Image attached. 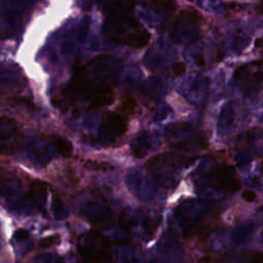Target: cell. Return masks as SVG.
Segmentation results:
<instances>
[{"label":"cell","instance_id":"ffe728a7","mask_svg":"<svg viewBox=\"0 0 263 263\" xmlns=\"http://www.w3.org/2000/svg\"><path fill=\"white\" fill-rule=\"evenodd\" d=\"M241 197L247 202H253L257 199V193L253 190H245L241 193Z\"/></svg>","mask_w":263,"mask_h":263},{"label":"cell","instance_id":"7c38bea8","mask_svg":"<svg viewBox=\"0 0 263 263\" xmlns=\"http://www.w3.org/2000/svg\"><path fill=\"white\" fill-rule=\"evenodd\" d=\"M50 141L52 143V145L55 147V149L58 150V152L64 156V157H70L73 153V146L71 144V142L63 137L60 136H51L50 137Z\"/></svg>","mask_w":263,"mask_h":263},{"label":"cell","instance_id":"e0dca14e","mask_svg":"<svg viewBox=\"0 0 263 263\" xmlns=\"http://www.w3.org/2000/svg\"><path fill=\"white\" fill-rule=\"evenodd\" d=\"M52 209H53V213L57 219H63V217L65 216V210H64V205L62 200L60 199L59 196L54 195L52 198Z\"/></svg>","mask_w":263,"mask_h":263},{"label":"cell","instance_id":"44dd1931","mask_svg":"<svg viewBox=\"0 0 263 263\" xmlns=\"http://www.w3.org/2000/svg\"><path fill=\"white\" fill-rule=\"evenodd\" d=\"M30 236L29 232L26 230V229H17L14 234H13V237L17 240H25V239H28Z\"/></svg>","mask_w":263,"mask_h":263},{"label":"cell","instance_id":"7402d4cb","mask_svg":"<svg viewBox=\"0 0 263 263\" xmlns=\"http://www.w3.org/2000/svg\"><path fill=\"white\" fill-rule=\"evenodd\" d=\"M195 63H196V65H197L198 67H200V68H202V67L205 66V61H204V59H203L201 55H197V57L195 58Z\"/></svg>","mask_w":263,"mask_h":263},{"label":"cell","instance_id":"277c9868","mask_svg":"<svg viewBox=\"0 0 263 263\" xmlns=\"http://www.w3.org/2000/svg\"><path fill=\"white\" fill-rule=\"evenodd\" d=\"M127 129L126 118L116 112H108L104 115L99 138L102 143L111 144L122 137Z\"/></svg>","mask_w":263,"mask_h":263},{"label":"cell","instance_id":"603a6c76","mask_svg":"<svg viewBox=\"0 0 263 263\" xmlns=\"http://www.w3.org/2000/svg\"><path fill=\"white\" fill-rule=\"evenodd\" d=\"M255 46L257 48H261L262 47V38H258L256 41H255Z\"/></svg>","mask_w":263,"mask_h":263},{"label":"cell","instance_id":"7a4b0ae2","mask_svg":"<svg viewBox=\"0 0 263 263\" xmlns=\"http://www.w3.org/2000/svg\"><path fill=\"white\" fill-rule=\"evenodd\" d=\"M106 37L134 48L145 47L150 33L134 14V0H108L103 6Z\"/></svg>","mask_w":263,"mask_h":263},{"label":"cell","instance_id":"ba28073f","mask_svg":"<svg viewBox=\"0 0 263 263\" xmlns=\"http://www.w3.org/2000/svg\"><path fill=\"white\" fill-rule=\"evenodd\" d=\"M171 138V146L177 150H193L206 146L205 141L196 132H189V128L175 127L168 135Z\"/></svg>","mask_w":263,"mask_h":263},{"label":"cell","instance_id":"8fae6325","mask_svg":"<svg viewBox=\"0 0 263 263\" xmlns=\"http://www.w3.org/2000/svg\"><path fill=\"white\" fill-rule=\"evenodd\" d=\"M31 198L40 206L43 205L47 195V184L40 180H34L29 187Z\"/></svg>","mask_w":263,"mask_h":263},{"label":"cell","instance_id":"9a60e30c","mask_svg":"<svg viewBox=\"0 0 263 263\" xmlns=\"http://www.w3.org/2000/svg\"><path fill=\"white\" fill-rule=\"evenodd\" d=\"M137 107V103L135 101V99L130 96H122L120 99V104H119V109L127 114H132L134 113L135 109Z\"/></svg>","mask_w":263,"mask_h":263},{"label":"cell","instance_id":"4fadbf2b","mask_svg":"<svg viewBox=\"0 0 263 263\" xmlns=\"http://www.w3.org/2000/svg\"><path fill=\"white\" fill-rule=\"evenodd\" d=\"M145 3L165 12H174L178 7L176 0H145Z\"/></svg>","mask_w":263,"mask_h":263},{"label":"cell","instance_id":"d6986e66","mask_svg":"<svg viewBox=\"0 0 263 263\" xmlns=\"http://www.w3.org/2000/svg\"><path fill=\"white\" fill-rule=\"evenodd\" d=\"M186 72V65L183 62H177L173 65V73L175 76H181Z\"/></svg>","mask_w":263,"mask_h":263},{"label":"cell","instance_id":"8992f818","mask_svg":"<svg viewBox=\"0 0 263 263\" xmlns=\"http://www.w3.org/2000/svg\"><path fill=\"white\" fill-rule=\"evenodd\" d=\"M106 239L98 234L86 235L80 241V254L88 263H108L110 261L108 247L98 250Z\"/></svg>","mask_w":263,"mask_h":263},{"label":"cell","instance_id":"9c48e42d","mask_svg":"<svg viewBox=\"0 0 263 263\" xmlns=\"http://www.w3.org/2000/svg\"><path fill=\"white\" fill-rule=\"evenodd\" d=\"M20 130L13 119L0 116V153H11L17 147Z\"/></svg>","mask_w":263,"mask_h":263},{"label":"cell","instance_id":"5b68a950","mask_svg":"<svg viewBox=\"0 0 263 263\" xmlns=\"http://www.w3.org/2000/svg\"><path fill=\"white\" fill-rule=\"evenodd\" d=\"M211 185L221 191L233 193L240 187V182L236 176V171L230 165H219L209 173Z\"/></svg>","mask_w":263,"mask_h":263},{"label":"cell","instance_id":"cb8c5ba5","mask_svg":"<svg viewBox=\"0 0 263 263\" xmlns=\"http://www.w3.org/2000/svg\"><path fill=\"white\" fill-rule=\"evenodd\" d=\"M199 263H213V260L210 257H205V258H202Z\"/></svg>","mask_w":263,"mask_h":263},{"label":"cell","instance_id":"52a82bcc","mask_svg":"<svg viewBox=\"0 0 263 263\" xmlns=\"http://www.w3.org/2000/svg\"><path fill=\"white\" fill-rule=\"evenodd\" d=\"M191 160H194V158L177 153H160L153 156L146 165L153 173H171L188 165Z\"/></svg>","mask_w":263,"mask_h":263},{"label":"cell","instance_id":"30bf717a","mask_svg":"<svg viewBox=\"0 0 263 263\" xmlns=\"http://www.w3.org/2000/svg\"><path fill=\"white\" fill-rule=\"evenodd\" d=\"M221 263H262L261 252H233L227 253L221 258Z\"/></svg>","mask_w":263,"mask_h":263},{"label":"cell","instance_id":"d4e9b609","mask_svg":"<svg viewBox=\"0 0 263 263\" xmlns=\"http://www.w3.org/2000/svg\"><path fill=\"white\" fill-rule=\"evenodd\" d=\"M190 1H193V0H190Z\"/></svg>","mask_w":263,"mask_h":263},{"label":"cell","instance_id":"6da1fadb","mask_svg":"<svg viewBox=\"0 0 263 263\" xmlns=\"http://www.w3.org/2000/svg\"><path fill=\"white\" fill-rule=\"evenodd\" d=\"M121 61L110 54H101L78 68L62 89V101L72 104L79 98L89 101L90 108L110 105L115 98V74Z\"/></svg>","mask_w":263,"mask_h":263},{"label":"cell","instance_id":"ac0fdd59","mask_svg":"<svg viewBox=\"0 0 263 263\" xmlns=\"http://www.w3.org/2000/svg\"><path fill=\"white\" fill-rule=\"evenodd\" d=\"M60 235L58 234H54V235H50V236H47V237H44L40 240V248L42 249H47V248H50L54 245H58L60 242Z\"/></svg>","mask_w":263,"mask_h":263},{"label":"cell","instance_id":"3957f363","mask_svg":"<svg viewBox=\"0 0 263 263\" xmlns=\"http://www.w3.org/2000/svg\"><path fill=\"white\" fill-rule=\"evenodd\" d=\"M234 79L246 95L250 96L258 91L262 84L261 61L259 60L237 68L234 73Z\"/></svg>","mask_w":263,"mask_h":263},{"label":"cell","instance_id":"5bb4252c","mask_svg":"<svg viewBox=\"0 0 263 263\" xmlns=\"http://www.w3.org/2000/svg\"><path fill=\"white\" fill-rule=\"evenodd\" d=\"M148 140L143 136L139 135V137L132 144L133 154L138 158L142 157L146 153V150L148 149Z\"/></svg>","mask_w":263,"mask_h":263},{"label":"cell","instance_id":"2e32d148","mask_svg":"<svg viewBox=\"0 0 263 263\" xmlns=\"http://www.w3.org/2000/svg\"><path fill=\"white\" fill-rule=\"evenodd\" d=\"M84 167L92 171H102V172H107L109 170H112L113 167L104 161H97V160H86L83 163Z\"/></svg>","mask_w":263,"mask_h":263}]
</instances>
